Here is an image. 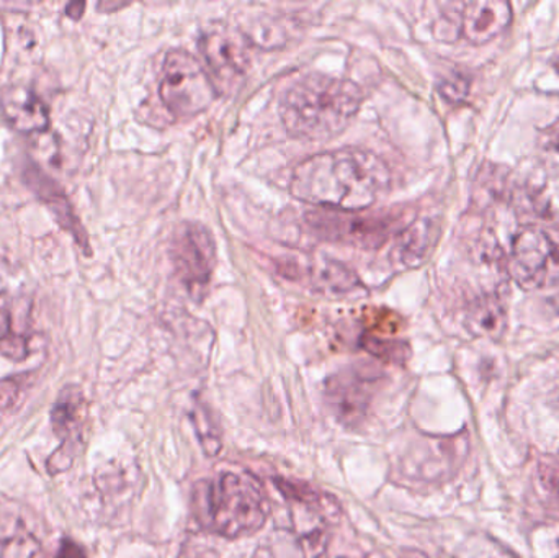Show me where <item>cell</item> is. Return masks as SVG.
Returning a JSON list of instances; mask_svg holds the SVG:
<instances>
[{"label":"cell","instance_id":"cell-1","mask_svg":"<svg viewBox=\"0 0 559 558\" xmlns=\"http://www.w3.org/2000/svg\"><path fill=\"white\" fill-rule=\"evenodd\" d=\"M391 187L388 164L358 147L324 151L302 161L293 170V197L332 212H365Z\"/></svg>","mask_w":559,"mask_h":558},{"label":"cell","instance_id":"cell-2","mask_svg":"<svg viewBox=\"0 0 559 558\" xmlns=\"http://www.w3.org/2000/svg\"><path fill=\"white\" fill-rule=\"evenodd\" d=\"M364 102L360 85L348 79L311 72L283 92L280 115L292 136L324 141L341 134Z\"/></svg>","mask_w":559,"mask_h":558},{"label":"cell","instance_id":"cell-3","mask_svg":"<svg viewBox=\"0 0 559 558\" xmlns=\"http://www.w3.org/2000/svg\"><path fill=\"white\" fill-rule=\"evenodd\" d=\"M192 514L209 533L238 539L264 527L271 504L258 478L223 472L193 485Z\"/></svg>","mask_w":559,"mask_h":558},{"label":"cell","instance_id":"cell-4","mask_svg":"<svg viewBox=\"0 0 559 558\" xmlns=\"http://www.w3.org/2000/svg\"><path fill=\"white\" fill-rule=\"evenodd\" d=\"M305 219L319 239L364 249L380 248L411 222L401 210L380 213L316 210L306 213Z\"/></svg>","mask_w":559,"mask_h":558},{"label":"cell","instance_id":"cell-5","mask_svg":"<svg viewBox=\"0 0 559 558\" xmlns=\"http://www.w3.org/2000/svg\"><path fill=\"white\" fill-rule=\"evenodd\" d=\"M159 94L167 110L177 118L197 117L218 97L203 62L186 49L167 52Z\"/></svg>","mask_w":559,"mask_h":558},{"label":"cell","instance_id":"cell-6","mask_svg":"<svg viewBox=\"0 0 559 558\" xmlns=\"http://www.w3.org/2000/svg\"><path fill=\"white\" fill-rule=\"evenodd\" d=\"M170 258L190 297L203 300L216 268V245L209 228L200 223H182L174 231Z\"/></svg>","mask_w":559,"mask_h":558},{"label":"cell","instance_id":"cell-7","mask_svg":"<svg viewBox=\"0 0 559 558\" xmlns=\"http://www.w3.org/2000/svg\"><path fill=\"white\" fill-rule=\"evenodd\" d=\"M203 66L218 94H233L241 87L249 69L245 35L225 25L210 26L200 38Z\"/></svg>","mask_w":559,"mask_h":558},{"label":"cell","instance_id":"cell-8","mask_svg":"<svg viewBox=\"0 0 559 558\" xmlns=\"http://www.w3.org/2000/svg\"><path fill=\"white\" fill-rule=\"evenodd\" d=\"M559 262L554 239L537 226H525L512 239L509 274L525 290L540 288Z\"/></svg>","mask_w":559,"mask_h":558},{"label":"cell","instance_id":"cell-9","mask_svg":"<svg viewBox=\"0 0 559 558\" xmlns=\"http://www.w3.org/2000/svg\"><path fill=\"white\" fill-rule=\"evenodd\" d=\"M51 425L55 435L61 439V446L49 458L48 471L51 474H61L71 467L84 442L87 400L81 389L69 385L61 390L51 409Z\"/></svg>","mask_w":559,"mask_h":558},{"label":"cell","instance_id":"cell-10","mask_svg":"<svg viewBox=\"0 0 559 558\" xmlns=\"http://www.w3.org/2000/svg\"><path fill=\"white\" fill-rule=\"evenodd\" d=\"M381 377L360 367L341 370L325 383V399L338 422L357 426L370 412Z\"/></svg>","mask_w":559,"mask_h":558},{"label":"cell","instance_id":"cell-11","mask_svg":"<svg viewBox=\"0 0 559 558\" xmlns=\"http://www.w3.org/2000/svg\"><path fill=\"white\" fill-rule=\"evenodd\" d=\"M25 304L22 274L0 258V354L12 363H22L29 354V340L13 324V308Z\"/></svg>","mask_w":559,"mask_h":558},{"label":"cell","instance_id":"cell-12","mask_svg":"<svg viewBox=\"0 0 559 558\" xmlns=\"http://www.w3.org/2000/svg\"><path fill=\"white\" fill-rule=\"evenodd\" d=\"M0 115L19 133H45L51 123L48 105L25 85H7L0 92Z\"/></svg>","mask_w":559,"mask_h":558},{"label":"cell","instance_id":"cell-13","mask_svg":"<svg viewBox=\"0 0 559 558\" xmlns=\"http://www.w3.org/2000/svg\"><path fill=\"white\" fill-rule=\"evenodd\" d=\"M23 179H25L29 190L35 193L36 199L41 200L48 206L58 225L66 231L71 233L72 238L81 246L85 254H91V251H88L91 242H88L87 233H85L84 226L81 225L78 216L74 215V210H72L68 197L62 192L58 182H55L51 177L46 176L39 167L33 166V164L25 167Z\"/></svg>","mask_w":559,"mask_h":558},{"label":"cell","instance_id":"cell-14","mask_svg":"<svg viewBox=\"0 0 559 558\" xmlns=\"http://www.w3.org/2000/svg\"><path fill=\"white\" fill-rule=\"evenodd\" d=\"M512 22V7L502 0L466 3L460 16V32L472 45H486L498 38Z\"/></svg>","mask_w":559,"mask_h":558},{"label":"cell","instance_id":"cell-15","mask_svg":"<svg viewBox=\"0 0 559 558\" xmlns=\"http://www.w3.org/2000/svg\"><path fill=\"white\" fill-rule=\"evenodd\" d=\"M293 277H302L312 288L328 295L347 294L358 287L357 275L337 261H311L308 268L292 264Z\"/></svg>","mask_w":559,"mask_h":558},{"label":"cell","instance_id":"cell-16","mask_svg":"<svg viewBox=\"0 0 559 558\" xmlns=\"http://www.w3.org/2000/svg\"><path fill=\"white\" fill-rule=\"evenodd\" d=\"M396 256L400 264L416 268L426 261L439 238V225L433 219L420 218L407 223L396 235Z\"/></svg>","mask_w":559,"mask_h":558},{"label":"cell","instance_id":"cell-17","mask_svg":"<svg viewBox=\"0 0 559 558\" xmlns=\"http://www.w3.org/2000/svg\"><path fill=\"white\" fill-rule=\"evenodd\" d=\"M466 321H468V330L473 334L496 341L504 336L506 328H508V313H506L504 305L496 295L486 294L473 301Z\"/></svg>","mask_w":559,"mask_h":558},{"label":"cell","instance_id":"cell-18","mask_svg":"<svg viewBox=\"0 0 559 558\" xmlns=\"http://www.w3.org/2000/svg\"><path fill=\"white\" fill-rule=\"evenodd\" d=\"M38 537L20 521H0V558H41Z\"/></svg>","mask_w":559,"mask_h":558},{"label":"cell","instance_id":"cell-19","mask_svg":"<svg viewBox=\"0 0 559 558\" xmlns=\"http://www.w3.org/2000/svg\"><path fill=\"white\" fill-rule=\"evenodd\" d=\"M193 428L199 435L200 444L209 458H215L222 451V435H219L218 425L213 418L212 412L206 406L199 405L192 409Z\"/></svg>","mask_w":559,"mask_h":558},{"label":"cell","instance_id":"cell-20","mask_svg":"<svg viewBox=\"0 0 559 558\" xmlns=\"http://www.w3.org/2000/svg\"><path fill=\"white\" fill-rule=\"evenodd\" d=\"M361 347L384 363L404 364L411 356L409 346L403 341L381 340L373 334L361 337Z\"/></svg>","mask_w":559,"mask_h":558},{"label":"cell","instance_id":"cell-21","mask_svg":"<svg viewBox=\"0 0 559 558\" xmlns=\"http://www.w3.org/2000/svg\"><path fill=\"white\" fill-rule=\"evenodd\" d=\"M331 541L329 526H318L308 533L301 534L298 539V547L302 558H321L324 556Z\"/></svg>","mask_w":559,"mask_h":558},{"label":"cell","instance_id":"cell-22","mask_svg":"<svg viewBox=\"0 0 559 558\" xmlns=\"http://www.w3.org/2000/svg\"><path fill=\"white\" fill-rule=\"evenodd\" d=\"M459 558H519L514 554L499 546L495 541L478 537L466 544Z\"/></svg>","mask_w":559,"mask_h":558},{"label":"cell","instance_id":"cell-23","mask_svg":"<svg viewBox=\"0 0 559 558\" xmlns=\"http://www.w3.org/2000/svg\"><path fill=\"white\" fill-rule=\"evenodd\" d=\"M542 487L559 501V458L545 459L538 467Z\"/></svg>","mask_w":559,"mask_h":558},{"label":"cell","instance_id":"cell-24","mask_svg":"<svg viewBox=\"0 0 559 558\" xmlns=\"http://www.w3.org/2000/svg\"><path fill=\"white\" fill-rule=\"evenodd\" d=\"M179 558H219V556L212 547L189 541V543L183 544Z\"/></svg>","mask_w":559,"mask_h":558},{"label":"cell","instance_id":"cell-25","mask_svg":"<svg viewBox=\"0 0 559 558\" xmlns=\"http://www.w3.org/2000/svg\"><path fill=\"white\" fill-rule=\"evenodd\" d=\"M58 558H85V554L82 553L81 547L72 541H64L61 549H59Z\"/></svg>","mask_w":559,"mask_h":558},{"label":"cell","instance_id":"cell-26","mask_svg":"<svg viewBox=\"0 0 559 558\" xmlns=\"http://www.w3.org/2000/svg\"><path fill=\"white\" fill-rule=\"evenodd\" d=\"M85 2H71L66 7V15L71 16L72 20H79L84 13Z\"/></svg>","mask_w":559,"mask_h":558},{"label":"cell","instance_id":"cell-27","mask_svg":"<svg viewBox=\"0 0 559 558\" xmlns=\"http://www.w3.org/2000/svg\"><path fill=\"white\" fill-rule=\"evenodd\" d=\"M128 3H110V2H100L97 5L98 10H104V12H114V10L123 9Z\"/></svg>","mask_w":559,"mask_h":558},{"label":"cell","instance_id":"cell-28","mask_svg":"<svg viewBox=\"0 0 559 558\" xmlns=\"http://www.w3.org/2000/svg\"><path fill=\"white\" fill-rule=\"evenodd\" d=\"M337 558H347V557H337Z\"/></svg>","mask_w":559,"mask_h":558},{"label":"cell","instance_id":"cell-29","mask_svg":"<svg viewBox=\"0 0 559 558\" xmlns=\"http://www.w3.org/2000/svg\"><path fill=\"white\" fill-rule=\"evenodd\" d=\"M558 301H559V298H558Z\"/></svg>","mask_w":559,"mask_h":558}]
</instances>
